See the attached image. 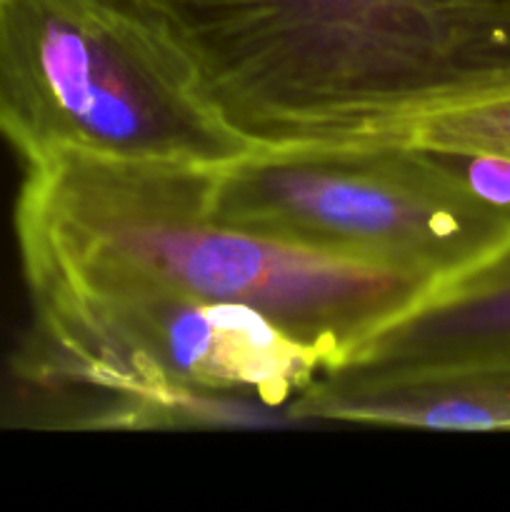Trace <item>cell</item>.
<instances>
[{
  "label": "cell",
  "mask_w": 510,
  "mask_h": 512,
  "mask_svg": "<svg viewBox=\"0 0 510 512\" xmlns=\"http://www.w3.org/2000/svg\"><path fill=\"white\" fill-rule=\"evenodd\" d=\"M428 150L475 198L510 220V155L448 148Z\"/></svg>",
  "instance_id": "10"
},
{
  "label": "cell",
  "mask_w": 510,
  "mask_h": 512,
  "mask_svg": "<svg viewBox=\"0 0 510 512\" xmlns=\"http://www.w3.org/2000/svg\"><path fill=\"white\" fill-rule=\"evenodd\" d=\"M253 148L398 140L510 95V0H133Z\"/></svg>",
  "instance_id": "2"
},
{
  "label": "cell",
  "mask_w": 510,
  "mask_h": 512,
  "mask_svg": "<svg viewBox=\"0 0 510 512\" xmlns=\"http://www.w3.org/2000/svg\"><path fill=\"white\" fill-rule=\"evenodd\" d=\"M0 138L25 168L63 153L220 168L255 150L133 0H0Z\"/></svg>",
  "instance_id": "3"
},
{
  "label": "cell",
  "mask_w": 510,
  "mask_h": 512,
  "mask_svg": "<svg viewBox=\"0 0 510 512\" xmlns=\"http://www.w3.org/2000/svg\"><path fill=\"white\" fill-rule=\"evenodd\" d=\"M210 170L63 153L25 168L15 238L28 295L173 293L248 305L323 360L348 365L438 285L213 218Z\"/></svg>",
  "instance_id": "1"
},
{
  "label": "cell",
  "mask_w": 510,
  "mask_h": 512,
  "mask_svg": "<svg viewBox=\"0 0 510 512\" xmlns=\"http://www.w3.org/2000/svg\"><path fill=\"white\" fill-rule=\"evenodd\" d=\"M13 373L43 390L133 398L243 395L288 405L323 360L248 305L173 293H60L30 300Z\"/></svg>",
  "instance_id": "5"
},
{
  "label": "cell",
  "mask_w": 510,
  "mask_h": 512,
  "mask_svg": "<svg viewBox=\"0 0 510 512\" xmlns=\"http://www.w3.org/2000/svg\"><path fill=\"white\" fill-rule=\"evenodd\" d=\"M268 405L243 395H188V398H133L110 395L100 408L70 420V428L85 430H175L223 428V425H275L278 415Z\"/></svg>",
  "instance_id": "8"
},
{
  "label": "cell",
  "mask_w": 510,
  "mask_h": 512,
  "mask_svg": "<svg viewBox=\"0 0 510 512\" xmlns=\"http://www.w3.org/2000/svg\"><path fill=\"white\" fill-rule=\"evenodd\" d=\"M510 358V250L380 330L348 365Z\"/></svg>",
  "instance_id": "7"
},
{
  "label": "cell",
  "mask_w": 510,
  "mask_h": 512,
  "mask_svg": "<svg viewBox=\"0 0 510 512\" xmlns=\"http://www.w3.org/2000/svg\"><path fill=\"white\" fill-rule=\"evenodd\" d=\"M398 140L425 148L510 155V95L420 120Z\"/></svg>",
  "instance_id": "9"
},
{
  "label": "cell",
  "mask_w": 510,
  "mask_h": 512,
  "mask_svg": "<svg viewBox=\"0 0 510 512\" xmlns=\"http://www.w3.org/2000/svg\"><path fill=\"white\" fill-rule=\"evenodd\" d=\"M220 223L440 290L510 250V220L400 140L255 148L210 170Z\"/></svg>",
  "instance_id": "4"
},
{
  "label": "cell",
  "mask_w": 510,
  "mask_h": 512,
  "mask_svg": "<svg viewBox=\"0 0 510 512\" xmlns=\"http://www.w3.org/2000/svg\"><path fill=\"white\" fill-rule=\"evenodd\" d=\"M288 418L495 433L510 430V358L323 370Z\"/></svg>",
  "instance_id": "6"
}]
</instances>
